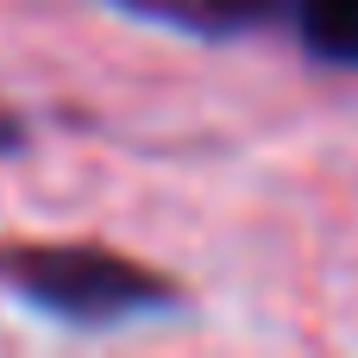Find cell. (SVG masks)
Listing matches in <instances>:
<instances>
[{
  "label": "cell",
  "mask_w": 358,
  "mask_h": 358,
  "mask_svg": "<svg viewBox=\"0 0 358 358\" xmlns=\"http://www.w3.org/2000/svg\"><path fill=\"white\" fill-rule=\"evenodd\" d=\"M0 296L63 334H126L189 315V289L176 277L94 239H6Z\"/></svg>",
  "instance_id": "obj_1"
},
{
  "label": "cell",
  "mask_w": 358,
  "mask_h": 358,
  "mask_svg": "<svg viewBox=\"0 0 358 358\" xmlns=\"http://www.w3.org/2000/svg\"><path fill=\"white\" fill-rule=\"evenodd\" d=\"M101 6L120 19L176 31V38H201V44L283 31V13H289V0H101Z\"/></svg>",
  "instance_id": "obj_2"
},
{
  "label": "cell",
  "mask_w": 358,
  "mask_h": 358,
  "mask_svg": "<svg viewBox=\"0 0 358 358\" xmlns=\"http://www.w3.org/2000/svg\"><path fill=\"white\" fill-rule=\"evenodd\" d=\"M283 31L315 69L358 76V0H289Z\"/></svg>",
  "instance_id": "obj_3"
},
{
  "label": "cell",
  "mask_w": 358,
  "mask_h": 358,
  "mask_svg": "<svg viewBox=\"0 0 358 358\" xmlns=\"http://www.w3.org/2000/svg\"><path fill=\"white\" fill-rule=\"evenodd\" d=\"M31 151V126L13 113V107H0V164H13V157H25Z\"/></svg>",
  "instance_id": "obj_4"
}]
</instances>
